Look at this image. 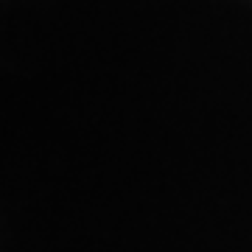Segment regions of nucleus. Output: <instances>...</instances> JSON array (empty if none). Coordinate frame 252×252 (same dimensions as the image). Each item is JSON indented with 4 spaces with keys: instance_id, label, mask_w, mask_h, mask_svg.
<instances>
[]
</instances>
